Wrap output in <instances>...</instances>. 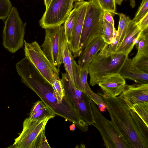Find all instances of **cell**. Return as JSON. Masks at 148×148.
I'll list each match as a JSON object with an SVG mask.
<instances>
[{
	"mask_svg": "<svg viewBox=\"0 0 148 148\" xmlns=\"http://www.w3.org/2000/svg\"><path fill=\"white\" fill-rule=\"evenodd\" d=\"M76 13V8L74 7L64 23L66 39L68 45L71 42Z\"/></svg>",
	"mask_w": 148,
	"mask_h": 148,
	"instance_id": "21",
	"label": "cell"
},
{
	"mask_svg": "<svg viewBox=\"0 0 148 148\" xmlns=\"http://www.w3.org/2000/svg\"><path fill=\"white\" fill-rule=\"evenodd\" d=\"M51 0H44V3L46 9L48 7Z\"/></svg>",
	"mask_w": 148,
	"mask_h": 148,
	"instance_id": "34",
	"label": "cell"
},
{
	"mask_svg": "<svg viewBox=\"0 0 148 148\" xmlns=\"http://www.w3.org/2000/svg\"><path fill=\"white\" fill-rule=\"evenodd\" d=\"M61 74L62 77L60 79L65 94L81 119L88 125H94L95 121L91 107L90 98L73 84L66 72Z\"/></svg>",
	"mask_w": 148,
	"mask_h": 148,
	"instance_id": "6",
	"label": "cell"
},
{
	"mask_svg": "<svg viewBox=\"0 0 148 148\" xmlns=\"http://www.w3.org/2000/svg\"><path fill=\"white\" fill-rule=\"evenodd\" d=\"M24 45L25 57L52 85L55 77L59 76V69L48 59L37 41L29 43L24 40Z\"/></svg>",
	"mask_w": 148,
	"mask_h": 148,
	"instance_id": "8",
	"label": "cell"
},
{
	"mask_svg": "<svg viewBox=\"0 0 148 148\" xmlns=\"http://www.w3.org/2000/svg\"><path fill=\"white\" fill-rule=\"evenodd\" d=\"M106 43L101 37L91 41L81 52L77 64L81 69L87 68L88 65Z\"/></svg>",
	"mask_w": 148,
	"mask_h": 148,
	"instance_id": "16",
	"label": "cell"
},
{
	"mask_svg": "<svg viewBox=\"0 0 148 148\" xmlns=\"http://www.w3.org/2000/svg\"><path fill=\"white\" fill-rule=\"evenodd\" d=\"M12 7L10 0H0V19L4 20L8 15Z\"/></svg>",
	"mask_w": 148,
	"mask_h": 148,
	"instance_id": "26",
	"label": "cell"
},
{
	"mask_svg": "<svg viewBox=\"0 0 148 148\" xmlns=\"http://www.w3.org/2000/svg\"><path fill=\"white\" fill-rule=\"evenodd\" d=\"M136 24L138 28L141 31H143L148 28V13H147Z\"/></svg>",
	"mask_w": 148,
	"mask_h": 148,
	"instance_id": "31",
	"label": "cell"
},
{
	"mask_svg": "<svg viewBox=\"0 0 148 148\" xmlns=\"http://www.w3.org/2000/svg\"><path fill=\"white\" fill-rule=\"evenodd\" d=\"M118 97L131 109L136 104L148 102V83L126 84L123 91Z\"/></svg>",
	"mask_w": 148,
	"mask_h": 148,
	"instance_id": "13",
	"label": "cell"
},
{
	"mask_svg": "<svg viewBox=\"0 0 148 148\" xmlns=\"http://www.w3.org/2000/svg\"><path fill=\"white\" fill-rule=\"evenodd\" d=\"M88 2L82 1L76 2L74 7L77 13L71 42L68 47L74 58L80 54V43L84 21Z\"/></svg>",
	"mask_w": 148,
	"mask_h": 148,
	"instance_id": "12",
	"label": "cell"
},
{
	"mask_svg": "<svg viewBox=\"0 0 148 148\" xmlns=\"http://www.w3.org/2000/svg\"><path fill=\"white\" fill-rule=\"evenodd\" d=\"M75 124L73 123L70 126V129L71 131H73L75 129Z\"/></svg>",
	"mask_w": 148,
	"mask_h": 148,
	"instance_id": "35",
	"label": "cell"
},
{
	"mask_svg": "<svg viewBox=\"0 0 148 148\" xmlns=\"http://www.w3.org/2000/svg\"><path fill=\"white\" fill-rule=\"evenodd\" d=\"M119 73L124 78L133 80L136 83H148V73L138 68L128 56Z\"/></svg>",
	"mask_w": 148,
	"mask_h": 148,
	"instance_id": "18",
	"label": "cell"
},
{
	"mask_svg": "<svg viewBox=\"0 0 148 148\" xmlns=\"http://www.w3.org/2000/svg\"><path fill=\"white\" fill-rule=\"evenodd\" d=\"M47 106L42 101H37L34 103L31 110L29 117L32 116L36 112Z\"/></svg>",
	"mask_w": 148,
	"mask_h": 148,
	"instance_id": "30",
	"label": "cell"
},
{
	"mask_svg": "<svg viewBox=\"0 0 148 148\" xmlns=\"http://www.w3.org/2000/svg\"><path fill=\"white\" fill-rule=\"evenodd\" d=\"M102 99L111 121L129 148H148V127L118 97L103 91L98 94Z\"/></svg>",
	"mask_w": 148,
	"mask_h": 148,
	"instance_id": "2",
	"label": "cell"
},
{
	"mask_svg": "<svg viewBox=\"0 0 148 148\" xmlns=\"http://www.w3.org/2000/svg\"><path fill=\"white\" fill-rule=\"evenodd\" d=\"M103 17L104 20L114 26V20L111 12L108 11H104Z\"/></svg>",
	"mask_w": 148,
	"mask_h": 148,
	"instance_id": "32",
	"label": "cell"
},
{
	"mask_svg": "<svg viewBox=\"0 0 148 148\" xmlns=\"http://www.w3.org/2000/svg\"><path fill=\"white\" fill-rule=\"evenodd\" d=\"M103 12L92 2H88L81 37L80 53L91 41L102 36Z\"/></svg>",
	"mask_w": 148,
	"mask_h": 148,
	"instance_id": "7",
	"label": "cell"
},
{
	"mask_svg": "<svg viewBox=\"0 0 148 148\" xmlns=\"http://www.w3.org/2000/svg\"><path fill=\"white\" fill-rule=\"evenodd\" d=\"M119 19L116 35L113 42L108 45L107 55L114 52L118 45L124 38L129 24L131 21L129 17L123 14H119Z\"/></svg>",
	"mask_w": 148,
	"mask_h": 148,
	"instance_id": "19",
	"label": "cell"
},
{
	"mask_svg": "<svg viewBox=\"0 0 148 148\" xmlns=\"http://www.w3.org/2000/svg\"><path fill=\"white\" fill-rule=\"evenodd\" d=\"M142 31L131 20L126 34L114 53H122L128 56L135 45L136 40Z\"/></svg>",
	"mask_w": 148,
	"mask_h": 148,
	"instance_id": "17",
	"label": "cell"
},
{
	"mask_svg": "<svg viewBox=\"0 0 148 148\" xmlns=\"http://www.w3.org/2000/svg\"><path fill=\"white\" fill-rule=\"evenodd\" d=\"M132 109L148 127V102L136 104L133 106Z\"/></svg>",
	"mask_w": 148,
	"mask_h": 148,
	"instance_id": "23",
	"label": "cell"
},
{
	"mask_svg": "<svg viewBox=\"0 0 148 148\" xmlns=\"http://www.w3.org/2000/svg\"><path fill=\"white\" fill-rule=\"evenodd\" d=\"M134 64L141 70L148 73V55L136 54L132 59Z\"/></svg>",
	"mask_w": 148,
	"mask_h": 148,
	"instance_id": "25",
	"label": "cell"
},
{
	"mask_svg": "<svg viewBox=\"0 0 148 148\" xmlns=\"http://www.w3.org/2000/svg\"><path fill=\"white\" fill-rule=\"evenodd\" d=\"M62 54L64 66L73 84L75 86L73 71V61L74 60L73 56L68 46L65 39L62 46Z\"/></svg>",
	"mask_w": 148,
	"mask_h": 148,
	"instance_id": "20",
	"label": "cell"
},
{
	"mask_svg": "<svg viewBox=\"0 0 148 148\" xmlns=\"http://www.w3.org/2000/svg\"><path fill=\"white\" fill-rule=\"evenodd\" d=\"M102 28L103 35L101 37L108 45L112 43L114 40L113 34L115 29L114 26L103 19Z\"/></svg>",
	"mask_w": 148,
	"mask_h": 148,
	"instance_id": "24",
	"label": "cell"
},
{
	"mask_svg": "<svg viewBox=\"0 0 148 148\" xmlns=\"http://www.w3.org/2000/svg\"><path fill=\"white\" fill-rule=\"evenodd\" d=\"M73 0H51L39 21L42 28L62 25L65 22L74 7Z\"/></svg>",
	"mask_w": 148,
	"mask_h": 148,
	"instance_id": "11",
	"label": "cell"
},
{
	"mask_svg": "<svg viewBox=\"0 0 148 148\" xmlns=\"http://www.w3.org/2000/svg\"><path fill=\"white\" fill-rule=\"evenodd\" d=\"M98 84L103 91L116 97L122 93L126 83L125 78L119 73H107L99 79Z\"/></svg>",
	"mask_w": 148,
	"mask_h": 148,
	"instance_id": "15",
	"label": "cell"
},
{
	"mask_svg": "<svg viewBox=\"0 0 148 148\" xmlns=\"http://www.w3.org/2000/svg\"><path fill=\"white\" fill-rule=\"evenodd\" d=\"M84 0H73L74 1H83Z\"/></svg>",
	"mask_w": 148,
	"mask_h": 148,
	"instance_id": "36",
	"label": "cell"
},
{
	"mask_svg": "<svg viewBox=\"0 0 148 148\" xmlns=\"http://www.w3.org/2000/svg\"><path fill=\"white\" fill-rule=\"evenodd\" d=\"M135 45L138 50L136 54L148 55V28L141 32L136 40Z\"/></svg>",
	"mask_w": 148,
	"mask_h": 148,
	"instance_id": "22",
	"label": "cell"
},
{
	"mask_svg": "<svg viewBox=\"0 0 148 148\" xmlns=\"http://www.w3.org/2000/svg\"><path fill=\"white\" fill-rule=\"evenodd\" d=\"M147 13L148 0H142L137 13L132 21L136 24Z\"/></svg>",
	"mask_w": 148,
	"mask_h": 148,
	"instance_id": "28",
	"label": "cell"
},
{
	"mask_svg": "<svg viewBox=\"0 0 148 148\" xmlns=\"http://www.w3.org/2000/svg\"><path fill=\"white\" fill-rule=\"evenodd\" d=\"M89 1L92 2L96 5L101 8L104 11H108L106 7L104 5L102 0H88Z\"/></svg>",
	"mask_w": 148,
	"mask_h": 148,
	"instance_id": "33",
	"label": "cell"
},
{
	"mask_svg": "<svg viewBox=\"0 0 148 148\" xmlns=\"http://www.w3.org/2000/svg\"><path fill=\"white\" fill-rule=\"evenodd\" d=\"M4 21L3 45L9 52L14 53L24 45L26 23L23 22L15 7H12Z\"/></svg>",
	"mask_w": 148,
	"mask_h": 148,
	"instance_id": "5",
	"label": "cell"
},
{
	"mask_svg": "<svg viewBox=\"0 0 148 148\" xmlns=\"http://www.w3.org/2000/svg\"><path fill=\"white\" fill-rule=\"evenodd\" d=\"M73 71L74 82L76 87L85 92L92 100L98 106L103 103L101 97L98 94L94 92L91 89L87 82L88 74V68L81 69L75 61H73Z\"/></svg>",
	"mask_w": 148,
	"mask_h": 148,
	"instance_id": "14",
	"label": "cell"
},
{
	"mask_svg": "<svg viewBox=\"0 0 148 148\" xmlns=\"http://www.w3.org/2000/svg\"><path fill=\"white\" fill-rule=\"evenodd\" d=\"M55 116L56 114L53 112L47 106L36 112L32 116L29 117L32 120H38L42 119L47 117H54Z\"/></svg>",
	"mask_w": 148,
	"mask_h": 148,
	"instance_id": "27",
	"label": "cell"
},
{
	"mask_svg": "<svg viewBox=\"0 0 148 148\" xmlns=\"http://www.w3.org/2000/svg\"><path fill=\"white\" fill-rule=\"evenodd\" d=\"M102 1L108 11L113 14H116L115 0H102Z\"/></svg>",
	"mask_w": 148,
	"mask_h": 148,
	"instance_id": "29",
	"label": "cell"
},
{
	"mask_svg": "<svg viewBox=\"0 0 148 148\" xmlns=\"http://www.w3.org/2000/svg\"><path fill=\"white\" fill-rule=\"evenodd\" d=\"M15 67L22 82L33 91L56 115L75 124L82 132L88 131V125L81 119L74 107L58 103L52 85L28 59H22Z\"/></svg>",
	"mask_w": 148,
	"mask_h": 148,
	"instance_id": "1",
	"label": "cell"
},
{
	"mask_svg": "<svg viewBox=\"0 0 148 148\" xmlns=\"http://www.w3.org/2000/svg\"><path fill=\"white\" fill-rule=\"evenodd\" d=\"M91 105L95 122L94 125L99 132L107 148H129L111 121L106 119L92 100Z\"/></svg>",
	"mask_w": 148,
	"mask_h": 148,
	"instance_id": "10",
	"label": "cell"
},
{
	"mask_svg": "<svg viewBox=\"0 0 148 148\" xmlns=\"http://www.w3.org/2000/svg\"><path fill=\"white\" fill-rule=\"evenodd\" d=\"M108 44L106 43L88 65L87 68L92 86L98 84L99 79L107 73H119L128 56L122 53L107 55Z\"/></svg>",
	"mask_w": 148,
	"mask_h": 148,
	"instance_id": "3",
	"label": "cell"
},
{
	"mask_svg": "<svg viewBox=\"0 0 148 148\" xmlns=\"http://www.w3.org/2000/svg\"><path fill=\"white\" fill-rule=\"evenodd\" d=\"M49 116L38 120L29 117L23 123V129L19 135L14 139V143L8 148H51L46 137L45 127L48 121L53 118Z\"/></svg>",
	"mask_w": 148,
	"mask_h": 148,
	"instance_id": "4",
	"label": "cell"
},
{
	"mask_svg": "<svg viewBox=\"0 0 148 148\" xmlns=\"http://www.w3.org/2000/svg\"><path fill=\"white\" fill-rule=\"evenodd\" d=\"M44 41L40 47L48 59L56 67L63 64L62 46L66 39L64 25L46 28Z\"/></svg>",
	"mask_w": 148,
	"mask_h": 148,
	"instance_id": "9",
	"label": "cell"
}]
</instances>
